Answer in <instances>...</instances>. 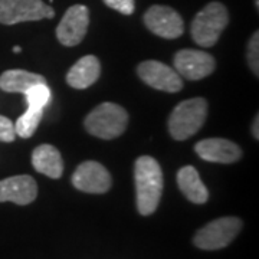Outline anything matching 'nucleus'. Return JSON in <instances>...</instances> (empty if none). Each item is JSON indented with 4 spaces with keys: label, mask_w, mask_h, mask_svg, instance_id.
Masks as SVG:
<instances>
[{
    "label": "nucleus",
    "mask_w": 259,
    "mask_h": 259,
    "mask_svg": "<svg viewBox=\"0 0 259 259\" xmlns=\"http://www.w3.org/2000/svg\"><path fill=\"white\" fill-rule=\"evenodd\" d=\"M104 3L111 9L120 12L122 15H131L136 9L134 0H104Z\"/></svg>",
    "instance_id": "4be33fe9"
},
{
    "label": "nucleus",
    "mask_w": 259,
    "mask_h": 259,
    "mask_svg": "<svg viewBox=\"0 0 259 259\" xmlns=\"http://www.w3.org/2000/svg\"><path fill=\"white\" fill-rule=\"evenodd\" d=\"M258 124H259V118H258V115H256V118H255V121H253V125H252V134H253V137H255V139H259Z\"/></svg>",
    "instance_id": "5701e85b"
},
{
    "label": "nucleus",
    "mask_w": 259,
    "mask_h": 259,
    "mask_svg": "<svg viewBox=\"0 0 259 259\" xmlns=\"http://www.w3.org/2000/svg\"><path fill=\"white\" fill-rule=\"evenodd\" d=\"M101 75L100 59L94 55H87L76 61V64L66 74V82L72 88L85 90L97 82Z\"/></svg>",
    "instance_id": "4468645a"
},
{
    "label": "nucleus",
    "mask_w": 259,
    "mask_h": 259,
    "mask_svg": "<svg viewBox=\"0 0 259 259\" xmlns=\"http://www.w3.org/2000/svg\"><path fill=\"white\" fill-rule=\"evenodd\" d=\"M137 74L144 82L164 93H179L183 88V79L176 69L158 61H144L139 65Z\"/></svg>",
    "instance_id": "9d476101"
},
{
    "label": "nucleus",
    "mask_w": 259,
    "mask_h": 259,
    "mask_svg": "<svg viewBox=\"0 0 259 259\" xmlns=\"http://www.w3.org/2000/svg\"><path fill=\"white\" fill-rule=\"evenodd\" d=\"M32 166L37 173L51 179H59L64 173V161L61 153L51 144H42L33 150Z\"/></svg>",
    "instance_id": "2eb2a0df"
},
{
    "label": "nucleus",
    "mask_w": 259,
    "mask_h": 259,
    "mask_svg": "<svg viewBox=\"0 0 259 259\" xmlns=\"http://www.w3.org/2000/svg\"><path fill=\"white\" fill-rule=\"evenodd\" d=\"M37 196V185L35 179L28 175L13 176L0 180V203L13 202L16 204L32 203Z\"/></svg>",
    "instance_id": "ddd939ff"
},
{
    "label": "nucleus",
    "mask_w": 259,
    "mask_h": 259,
    "mask_svg": "<svg viewBox=\"0 0 259 259\" xmlns=\"http://www.w3.org/2000/svg\"><path fill=\"white\" fill-rule=\"evenodd\" d=\"M111 183L108 170L97 161H83L72 175V185L85 193H107Z\"/></svg>",
    "instance_id": "9b49d317"
},
{
    "label": "nucleus",
    "mask_w": 259,
    "mask_h": 259,
    "mask_svg": "<svg viewBox=\"0 0 259 259\" xmlns=\"http://www.w3.org/2000/svg\"><path fill=\"white\" fill-rule=\"evenodd\" d=\"M54 16V9L42 0H0V23L3 25L52 19Z\"/></svg>",
    "instance_id": "423d86ee"
},
{
    "label": "nucleus",
    "mask_w": 259,
    "mask_h": 259,
    "mask_svg": "<svg viewBox=\"0 0 259 259\" xmlns=\"http://www.w3.org/2000/svg\"><path fill=\"white\" fill-rule=\"evenodd\" d=\"M246 58H248V64H249L250 71L255 74V76H258L259 75V33L258 32H255V33L252 35V37L249 39Z\"/></svg>",
    "instance_id": "aec40b11"
},
{
    "label": "nucleus",
    "mask_w": 259,
    "mask_h": 259,
    "mask_svg": "<svg viewBox=\"0 0 259 259\" xmlns=\"http://www.w3.org/2000/svg\"><path fill=\"white\" fill-rule=\"evenodd\" d=\"M16 139L15 124L5 115H0V141L12 143Z\"/></svg>",
    "instance_id": "412c9836"
},
{
    "label": "nucleus",
    "mask_w": 259,
    "mask_h": 259,
    "mask_svg": "<svg viewBox=\"0 0 259 259\" xmlns=\"http://www.w3.org/2000/svg\"><path fill=\"white\" fill-rule=\"evenodd\" d=\"M175 69L182 78L199 81L212 74L216 68L214 58L197 49H182L175 55Z\"/></svg>",
    "instance_id": "0eeeda50"
},
{
    "label": "nucleus",
    "mask_w": 259,
    "mask_h": 259,
    "mask_svg": "<svg viewBox=\"0 0 259 259\" xmlns=\"http://www.w3.org/2000/svg\"><path fill=\"white\" fill-rule=\"evenodd\" d=\"M229 23L228 9L219 2H212L200 10L192 22V37L202 48L213 47Z\"/></svg>",
    "instance_id": "20e7f679"
},
{
    "label": "nucleus",
    "mask_w": 259,
    "mask_h": 259,
    "mask_svg": "<svg viewBox=\"0 0 259 259\" xmlns=\"http://www.w3.org/2000/svg\"><path fill=\"white\" fill-rule=\"evenodd\" d=\"M207 102L204 98H192L177 104L168 118V133L175 140H187L194 136L206 121Z\"/></svg>",
    "instance_id": "7ed1b4c3"
},
{
    "label": "nucleus",
    "mask_w": 259,
    "mask_h": 259,
    "mask_svg": "<svg viewBox=\"0 0 259 259\" xmlns=\"http://www.w3.org/2000/svg\"><path fill=\"white\" fill-rule=\"evenodd\" d=\"M25 95H26L28 107L44 110L51 100V90L47 83H37V85H33L32 88H29Z\"/></svg>",
    "instance_id": "6ab92c4d"
},
{
    "label": "nucleus",
    "mask_w": 259,
    "mask_h": 259,
    "mask_svg": "<svg viewBox=\"0 0 259 259\" xmlns=\"http://www.w3.org/2000/svg\"><path fill=\"white\" fill-rule=\"evenodd\" d=\"M90 25V10L83 5H74L65 12L56 28V37L64 47H75L82 42Z\"/></svg>",
    "instance_id": "6e6552de"
},
{
    "label": "nucleus",
    "mask_w": 259,
    "mask_h": 259,
    "mask_svg": "<svg viewBox=\"0 0 259 259\" xmlns=\"http://www.w3.org/2000/svg\"><path fill=\"white\" fill-rule=\"evenodd\" d=\"M177 185L182 193L196 204H203L209 199L207 187L200 180L197 170L192 166L182 167L177 173Z\"/></svg>",
    "instance_id": "dca6fc26"
},
{
    "label": "nucleus",
    "mask_w": 259,
    "mask_h": 259,
    "mask_svg": "<svg viewBox=\"0 0 259 259\" xmlns=\"http://www.w3.org/2000/svg\"><path fill=\"white\" fill-rule=\"evenodd\" d=\"M37 83H47V79L42 75L23 69H9L0 75V88L5 93L25 94Z\"/></svg>",
    "instance_id": "f3484780"
},
{
    "label": "nucleus",
    "mask_w": 259,
    "mask_h": 259,
    "mask_svg": "<svg viewBox=\"0 0 259 259\" xmlns=\"http://www.w3.org/2000/svg\"><path fill=\"white\" fill-rule=\"evenodd\" d=\"M128 124V114L118 104L104 102L87 115L83 125L90 134L102 140L120 137Z\"/></svg>",
    "instance_id": "f03ea898"
},
{
    "label": "nucleus",
    "mask_w": 259,
    "mask_h": 259,
    "mask_svg": "<svg viewBox=\"0 0 259 259\" xmlns=\"http://www.w3.org/2000/svg\"><path fill=\"white\" fill-rule=\"evenodd\" d=\"M134 180L137 193V209L143 216L153 214L163 193V173L157 160L143 156L136 160Z\"/></svg>",
    "instance_id": "f257e3e1"
},
{
    "label": "nucleus",
    "mask_w": 259,
    "mask_h": 259,
    "mask_svg": "<svg viewBox=\"0 0 259 259\" xmlns=\"http://www.w3.org/2000/svg\"><path fill=\"white\" fill-rule=\"evenodd\" d=\"M144 23L148 30L164 39H176L185 32L182 16L168 6H151L144 15Z\"/></svg>",
    "instance_id": "1a4fd4ad"
},
{
    "label": "nucleus",
    "mask_w": 259,
    "mask_h": 259,
    "mask_svg": "<svg viewBox=\"0 0 259 259\" xmlns=\"http://www.w3.org/2000/svg\"><path fill=\"white\" fill-rule=\"evenodd\" d=\"M42 115H44V110L28 107L26 112H23L18 118V121L15 122L16 136L22 137V139L32 137L36 131L39 122L42 120Z\"/></svg>",
    "instance_id": "a211bd4d"
},
{
    "label": "nucleus",
    "mask_w": 259,
    "mask_h": 259,
    "mask_svg": "<svg viewBox=\"0 0 259 259\" xmlns=\"http://www.w3.org/2000/svg\"><path fill=\"white\" fill-rule=\"evenodd\" d=\"M255 5H256V8H259V0H255Z\"/></svg>",
    "instance_id": "393cba45"
},
{
    "label": "nucleus",
    "mask_w": 259,
    "mask_h": 259,
    "mask_svg": "<svg viewBox=\"0 0 259 259\" xmlns=\"http://www.w3.org/2000/svg\"><path fill=\"white\" fill-rule=\"evenodd\" d=\"M197 156L210 163L231 164L242 157V150L238 144L226 139H206L194 146Z\"/></svg>",
    "instance_id": "f8f14e48"
},
{
    "label": "nucleus",
    "mask_w": 259,
    "mask_h": 259,
    "mask_svg": "<svg viewBox=\"0 0 259 259\" xmlns=\"http://www.w3.org/2000/svg\"><path fill=\"white\" fill-rule=\"evenodd\" d=\"M242 229V221L239 218H221L212 221L196 232L193 243L204 250H218L226 248Z\"/></svg>",
    "instance_id": "39448f33"
},
{
    "label": "nucleus",
    "mask_w": 259,
    "mask_h": 259,
    "mask_svg": "<svg viewBox=\"0 0 259 259\" xmlns=\"http://www.w3.org/2000/svg\"><path fill=\"white\" fill-rule=\"evenodd\" d=\"M20 51H22V49H20V47H18V45H16V47L13 48V52H15V54H19Z\"/></svg>",
    "instance_id": "b1692460"
}]
</instances>
